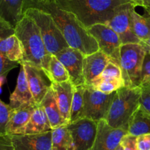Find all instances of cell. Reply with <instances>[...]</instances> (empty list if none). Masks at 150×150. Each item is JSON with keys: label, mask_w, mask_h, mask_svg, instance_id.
Returning a JSON list of instances; mask_svg holds the SVG:
<instances>
[{"label": "cell", "mask_w": 150, "mask_h": 150, "mask_svg": "<svg viewBox=\"0 0 150 150\" xmlns=\"http://www.w3.org/2000/svg\"><path fill=\"white\" fill-rule=\"evenodd\" d=\"M30 8H38L48 13L70 47L78 50L85 56L99 50L96 40L89 34L87 29L80 22L77 17L72 13L57 6L56 2L27 0L24 2L23 11Z\"/></svg>", "instance_id": "obj_1"}, {"label": "cell", "mask_w": 150, "mask_h": 150, "mask_svg": "<svg viewBox=\"0 0 150 150\" xmlns=\"http://www.w3.org/2000/svg\"><path fill=\"white\" fill-rule=\"evenodd\" d=\"M128 0H59L62 9L72 13L80 22L89 28L97 24H106Z\"/></svg>", "instance_id": "obj_2"}, {"label": "cell", "mask_w": 150, "mask_h": 150, "mask_svg": "<svg viewBox=\"0 0 150 150\" xmlns=\"http://www.w3.org/2000/svg\"><path fill=\"white\" fill-rule=\"evenodd\" d=\"M14 29L16 35L22 46L21 62H27L42 68L49 74L52 54L47 51L35 22L28 16L23 15Z\"/></svg>", "instance_id": "obj_3"}, {"label": "cell", "mask_w": 150, "mask_h": 150, "mask_svg": "<svg viewBox=\"0 0 150 150\" xmlns=\"http://www.w3.org/2000/svg\"><path fill=\"white\" fill-rule=\"evenodd\" d=\"M141 88H121L116 91L105 121L112 127L127 131L129 119L139 106Z\"/></svg>", "instance_id": "obj_4"}, {"label": "cell", "mask_w": 150, "mask_h": 150, "mask_svg": "<svg viewBox=\"0 0 150 150\" xmlns=\"http://www.w3.org/2000/svg\"><path fill=\"white\" fill-rule=\"evenodd\" d=\"M146 53L145 49L141 44H127L121 46L119 66L125 87L140 88Z\"/></svg>", "instance_id": "obj_5"}, {"label": "cell", "mask_w": 150, "mask_h": 150, "mask_svg": "<svg viewBox=\"0 0 150 150\" xmlns=\"http://www.w3.org/2000/svg\"><path fill=\"white\" fill-rule=\"evenodd\" d=\"M23 15L28 16L35 22L39 29L44 45L50 54L55 55L62 50L69 47L48 13L38 8H30L24 10Z\"/></svg>", "instance_id": "obj_6"}, {"label": "cell", "mask_w": 150, "mask_h": 150, "mask_svg": "<svg viewBox=\"0 0 150 150\" xmlns=\"http://www.w3.org/2000/svg\"><path fill=\"white\" fill-rule=\"evenodd\" d=\"M115 93L116 91L109 94L102 93L91 86L86 85L83 118L96 122L105 120Z\"/></svg>", "instance_id": "obj_7"}, {"label": "cell", "mask_w": 150, "mask_h": 150, "mask_svg": "<svg viewBox=\"0 0 150 150\" xmlns=\"http://www.w3.org/2000/svg\"><path fill=\"white\" fill-rule=\"evenodd\" d=\"M87 30L97 42L99 50L108 55L112 62L119 66L122 43L119 35L110 27L104 24H94Z\"/></svg>", "instance_id": "obj_8"}, {"label": "cell", "mask_w": 150, "mask_h": 150, "mask_svg": "<svg viewBox=\"0 0 150 150\" xmlns=\"http://www.w3.org/2000/svg\"><path fill=\"white\" fill-rule=\"evenodd\" d=\"M99 122L82 118L68 124L71 134L74 150H91L95 141Z\"/></svg>", "instance_id": "obj_9"}, {"label": "cell", "mask_w": 150, "mask_h": 150, "mask_svg": "<svg viewBox=\"0 0 150 150\" xmlns=\"http://www.w3.org/2000/svg\"><path fill=\"white\" fill-rule=\"evenodd\" d=\"M26 74L29 87L35 102L40 105L47 92L52 88V80L49 74L42 68L27 62H21Z\"/></svg>", "instance_id": "obj_10"}, {"label": "cell", "mask_w": 150, "mask_h": 150, "mask_svg": "<svg viewBox=\"0 0 150 150\" xmlns=\"http://www.w3.org/2000/svg\"><path fill=\"white\" fill-rule=\"evenodd\" d=\"M133 6H135L133 3L124 5L116 15L106 24L119 35L122 45L141 43L132 30L131 9Z\"/></svg>", "instance_id": "obj_11"}, {"label": "cell", "mask_w": 150, "mask_h": 150, "mask_svg": "<svg viewBox=\"0 0 150 150\" xmlns=\"http://www.w3.org/2000/svg\"><path fill=\"white\" fill-rule=\"evenodd\" d=\"M56 57L66 68L69 80L74 86L86 85L83 77V59L85 55L72 47H66L55 54Z\"/></svg>", "instance_id": "obj_12"}, {"label": "cell", "mask_w": 150, "mask_h": 150, "mask_svg": "<svg viewBox=\"0 0 150 150\" xmlns=\"http://www.w3.org/2000/svg\"><path fill=\"white\" fill-rule=\"evenodd\" d=\"M127 134V130L112 127L104 119L99 121L96 136L91 150H115Z\"/></svg>", "instance_id": "obj_13"}, {"label": "cell", "mask_w": 150, "mask_h": 150, "mask_svg": "<svg viewBox=\"0 0 150 150\" xmlns=\"http://www.w3.org/2000/svg\"><path fill=\"white\" fill-rule=\"evenodd\" d=\"M15 150H51L52 130L38 134L11 135Z\"/></svg>", "instance_id": "obj_14"}, {"label": "cell", "mask_w": 150, "mask_h": 150, "mask_svg": "<svg viewBox=\"0 0 150 150\" xmlns=\"http://www.w3.org/2000/svg\"><path fill=\"white\" fill-rule=\"evenodd\" d=\"M37 105L35 103H26L18 108L11 109L7 125V134L21 135Z\"/></svg>", "instance_id": "obj_15"}, {"label": "cell", "mask_w": 150, "mask_h": 150, "mask_svg": "<svg viewBox=\"0 0 150 150\" xmlns=\"http://www.w3.org/2000/svg\"><path fill=\"white\" fill-rule=\"evenodd\" d=\"M111 59L98 50L97 52L85 56L83 59V77L86 85H91L95 78L101 74Z\"/></svg>", "instance_id": "obj_16"}, {"label": "cell", "mask_w": 150, "mask_h": 150, "mask_svg": "<svg viewBox=\"0 0 150 150\" xmlns=\"http://www.w3.org/2000/svg\"><path fill=\"white\" fill-rule=\"evenodd\" d=\"M74 88L70 80L60 83H52V89L54 92L59 110L62 118L66 122V125L70 120V112L73 98Z\"/></svg>", "instance_id": "obj_17"}, {"label": "cell", "mask_w": 150, "mask_h": 150, "mask_svg": "<svg viewBox=\"0 0 150 150\" xmlns=\"http://www.w3.org/2000/svg\"><path fill=\"white\" fill-rule=\"evenodd\" d=\"M17 79L16 88L10 96L9 105L12 109L20 107L26 103H35L33 97L24 69L21 65Z\"/></svg>", "instance_id": "obj_18"}, {"label": "cell", "mask_w": 150, "mask_h": 150, "mask_svg": "<svg viewBox=\"0 0 150 150\" xmlns=\"http://www.w3.org/2000/svg\"><path fill=\"white\" fill-rule=\"evenodd\" d=\"M127 132L136 137L150 133V112L140 105L129 119Z\"/></svg>", "instance_id": "obj_19"}, {"label": "cell", "mask_w": 150, "mask_h": 150, "mask_svg": "<svg viewBox=\"0 0 150 150\" xmlns=\"http://www.w3.org/2000/svg\"><path fill=\"white\" fill-rule=\"evenodd\" d=\"M51 130L52 129L44 108L41 105H38L21 135L43 133Z\"/></svg>", "instance_id": "obj_20"}, {"label": "cell", "mask_w": 150, "mask_h": 150, "mask_svg": "<svg viewBox=\"0 0 150 150\" xmlns=\"http://www.w3.org/2000/svg\"><path fill=\"white\" fill-rule=\"evenodd\" d=\"M40 105L43 107L45 111L52 129H54L58 127L66 125L60 114V110L52 88L47 92Z\"/></svg>", "instance_id": "obj_21"}, {"label": "cell", "mask_w": 150, "mask_h": 150, "mask_svg": "<svg viewBox=\"0 0 150 150\" xmlns=\"http://www.w3.org/2000/svg\"><path fill=\"white\" fill-rule=\"evenodd\" d=\"M135 7L131 9V21L132 30L138 39L145 41L150 37V11L145 10L144 15H140L135 11Z\"/></svg>", "instance_id": "obj_22"}, {"label": "cell", "mask_w": 150, "mask_h": 150, "mask_svg": "<svg viewBox=\"0 0 150 150\" xmlns=\"http://www.w3.org/2000/svg\"><path fill=\"white\" fill-rule=\"evenodd\" d=\"M51 150H74L73 138L66 125L52 130Z\"/></svg>", "instance_id": "obj_23"}, {"label": "cell", "mask_w": 150, "mask_h": 150, "mask_svg": "<svg viewBox=\"0 0 150 150\" xmlns=\"http://www.w3.org/2000/svg\"><path fill=\"white\" fill-rule=\"evenodd\" d=\"M85 89H86V85L74 86V88L69 123L75 122V121L83 118V106H84L83 95H84Z\"/></svg>", "instance_id": "obj_24"}, {"label": "cell", "mask_w": 150, "mask_h": 150, "mask_svg": "<svg viewBox=\"0 0 150 150\" xmlns=\"http://www.w3.org/2000/svg\"><path fill=\"white\" fill-rule=\"evenodd\" d=\"M48 72L53 83H60L69 80V74L66 68L54 54H52Z\"/></svg>", "instance_id": "obj_25"}, {"label": "cell", "mask_w": 150, "mask_h": 150, "mask_svg": "<svg viewBox=\"0 0 150 150\" xmlns=\"http://www.w3.org/2000/svg\"><path fill=\"white\" fill-rule=\"evenodd\" d=\"M112 79H123L122 75V70H121L120 66L117 64L114 63L113 62L110 61L103 71L101 73L99 76H98L96 78L92 81L91 84L89 86H94L99 82L105 80H112Z\"/></svg>", "instance_id": "obj_26"}, {"label": "cell", "mask_w": 150, "mask_h": 150, "mask_svg": "<svg viewBox=\"0 0 150 150\" xmlns=\"http://www.w3.org/2000/svg\"><path fill=\"white\" fill-rule=\"evenodd\" d=\"M96 90L102 93H113L121 88L125 87V82L123 79H112V80H105L99 82L94 86H91Z\"/></svg>", "instance_id": "obj_27"}, {"label": "cell", "mask_w": 150, "mask_h": 150, "mask_svg": "<svg viewBox=\"0 0 150 150\" xmlns=\"http://www.w3.org/2000/svg\"><path fill=\"white\" fill-rule=\"evenodd\" d=\"M12 108L9 105L0 100V135L7 134L6 128Z\"/></svg>", "instance_id": "obj_28"}, {"label": "cell", "mask_w": 150, "mask_h": 150, "mask_svg": "<svg viewBox=\"0 0 150 150\" xmlns=\"http://www.w3.org/2000/svg\"><path fill=\"white\" fill-rule=\"evenodd\" d=\"M141 87H150V53H146L141 71Z\"/></svg>", "instance_id": "obj_29"}, {"label": "cell", "mask_w": 150, "mask_h": 150, "mask_svg": "<svg viewBox=\"0 0 150 150\" xmlns=\"http://www.w3.org/2000/svg\"><path fill=\"white\" fill-rule=\"evenodd\" d=\"M2 18H0V27L2 22ZM20 63L17 62H13L7 59L0 53V77H5L12 69H15Z\"/></svg>", "instance_id": "obj_30"}, {"label": "cell", "mask_w": 150, "mask_h": 150, "mask_svg": "<svg viewBox=\"0 0 150 150\" xmlns=\"http://www.w3.org/2000/svg\"><path fill=\"white\" fill-rule=\"evenodd\" d=\"M139 103L143 108L150 112V87H141Z\"/></svg>", "instance_id": "obj_31"}, {"label": "cell", "mask_w": 150, "mask_h": 150, "mask_svg": "<svg viewBox=\"0 0 150 150\" xmlns=\"http://www.w3.org/2000/svg\"><path fill=\"white\" fill-rule=\"evenodd\" d=\"M136 136L127 134L122 138L121 145L124 150H138L136 145Z\"/></svg>", "instance_id": "obj_32"}, {"label": "cell", "mask_w": 150, "mask_h": 150, "mask_svg": "<svg viewBox=\"0 0 150 150\" xmlns=\"http://www.w3.org/2000/svg\"><path fill=\"white\" fill-rule=\"evenodd\" d=\"M136 145L138 150H150V133L137 136Z\"/></svg>", "instance_id": "obj_33"}, {"label": "cell", "mask_w": 150, "mask_h": 150, "mask_svg": "<svg viewBox=\"0 0 150 150\" xmlns=\"http://www.w3.org/2000/svg\"><path fill=\"white\" fill-rule=\"evenodd\" d=\"M0 150H15L11 135L8 134L0 135Z\"/></svg>", "instance_id": "obj_34"}, {"label": "cell", "mask_w": 150, "mask_h": 150, "mask_svg": "<svg viewBox=\"0 0 150 150\" xmlns=\"http://www.w3.org/2000/svg\"><path fill=\"white\" fill-rule=\"evenodd\" d=\"M140 44H141V45L143 46V47L145 49V50L146 52L150 53V37L146 41H142V42H141Z\"/></svg>", "instance_id": "obj_35"}, {"label": "cell", "mask_w": 150, "mask_h": 150, "mask_svg": "<svg viewBox=\"0 0 150 150\" xmlns=\"http://www.w3.org/2000/svg\"><path fill=\"white\" fill-rule=\"evenodd\" d=\"M129 2H132L135 6H141L143 7V4H144V0H128Z\"/></svg>", "instance_id": "obj_36"}, {"label": "cell", "mask_w": 150, "mask_h": 150, "mask_svg": "<svg viewBox=\"0 0 150 150\" xmlns=\"http://www.w3.org/2000/svg\"><path fill=\"white\" fill-rule=\"evenodd\" d=\"M143 8L145 10H149L150 11V0H144Z\"/></svg>", "instance_id": "obj_37"}, {"label": "cell", "mask_w": 150, "mask_h": 150, "mask_svg": "<svg viewBox=\"0 0 150 150\" xmlns=\"http://www.w3.org/2000/svg\"><path fill=\"white\" fill-rule=\"evenodd\" d=\"M25 1H27V0H24V2H25ZM34 1H52V2H57L59 0H34Z\"/></svg>", "instance_id": "obj_38"}, {"label": "cell", "mask_w": 150, "mask_h": 150, "mask_svg": "<svg viewBox=\"0 0 150 150\" xmlns=\"http://www.w3.org/2000/svg\"><path fill=\"white\" fill-rule=\"evenodd\" d=\"M115 150H124V149H123V147H122V146L121 145V144H120V145H119V146H118L117 148H116Z\"/></svg>", "instance_id": "obj_39"}]
</instances>
